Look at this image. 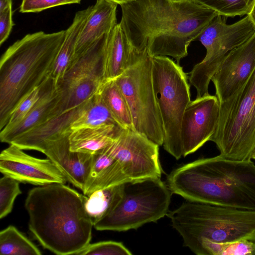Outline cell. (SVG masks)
I'll list each match as a JSON object with an SVG mask.
<instances>
[{"label": "cell", "mask_w": 255, "mask_h": 255, "mask_svg": "<svg viewBox=\"0 0 255 255\" xmlns=\"http://www.w3.org/2000/svg\"><path fill=\"white\" fill-rule=\"evenodd\" d=\"M194 253L197 255H255V241L215 243L203 240Z\"/></svg>", "instance_id": "25"}, {"label": "cell", "mask_w": 255, "mask_h": 255, "mask_svg": "<svg viewBox=\"0 0 255 255\" xmlns=\"http://www.w3.org/2000/svg\"><path fill=\"white\" fill-rule=\"evenodd\" d=\"M220 107L217 127L210 141L226 158L251 160L255 150V69L242 88Z\"/></svg>", "instance_id": "8"}, {"label": "cell", "mask_w": 255, "mask_h": 255, "mask_svg": "<svg viewBox=\"0 0 255 255\" xmlns=\"http://www.w3.org/2000/svg\"><path fill=\"white\" fill-rule=\"evenodd\" d=\"M124 128L104 125L74 131L69 135L70 150L93 155L111 144Z\"/></svg>", "instance_id": "20"}, {"label": "cell", "mask_w": 255, "mask_h": 255, "mask_svg": "<svg viewBox=\"0 0 255 255\" xmlns=\"http://www.w3.org/2000/svg\"><path fill=\"white\" fill-rule=\"evenodd\" d=\"M128 103L134 130L162 145L164 131L152 78L148 54L114 79Z\"/></svg>", "instance_id": "10"}, {"label": "cell", "mask_w": 255, "mask_h": 255, "mask_svg": "<svg viewBox=\"0 0 255 255\" xmlns=\"http://www.w3.org/2000/svg\"><path fill=\"white\" fill-rule=\"evenodd\" d=\"M0 171L19 182L44 186L64 184L67 180L62 171L49 158L31 156L10 144L0 154Z\"/></svg>", "instance_id": "14"}, {"label": "cell", "mask_w": 255, "mask_h": 255, "mask_svg": "<svg viewBox=\"0 0 255 255\" xmlns=\"http://www.w3.org/2000/svg\"><path fill=\"white\" fill-rule=\"evenodd\" d=\"M1 255H41L40 250L15 227L10 225L0 232Z\"/></svg>", "instance_id": "24"}, {"label": "cell", "mask_w": 255, "mask_h": 255, "mask_svg": "<svg viewBox=\"0 0 255 255\" xmlns=\"http://www.w3.org/2000/svg\"><path fill=\"white\" fill-rule=\"evenodd\" d=\"M98 91L114 118L124 128L134 130L128 103L115 80H106Z\"/></svg>", "instance_id": "22"}, {"label": "cell", "mask_w": 255, "mask_h": 255, "mask_svg": "<svg viewBox=\"0 0 255 255\" xmlns=\"http://www.w3.org/2000/svg\"><path fill=\"white\" fill-rule=\"evenodd\" d=\"M41 96L26 117L18 125L1 130V142L10 144L15 137L46 121L57 102L56 86L50 75L41 85Z\"/></svg>", "instance_id": "19"}, {"label": "cell", "mask_w": 255, "mask_h": 255, "mask_svg": "<svg viewBox=\"0 0 255 255\" xmlns=\"http://www.w3.org/2000/svg\"><path fill=\"white\" fill-rule=\"evenodd\" d=\"M122 28L132 48L179 64L190 43L219 14L192 0H132L120 5Z\"/></svg>", "instance_id": "1"}, {"label": "cell", "mask_w": 255, "mask_h": 255, "mask_svg": "<svg viewBox=\"0 0 255 255\" xmlns=\"http://www.w3.org/2000/svg\"><path fill=\"white\" fill-rule=\"evenodd\" d=\"M112 1L114 2H116L118 4L121 5L123 3H127L128 2L132 0H109Z\"/></svg>", "instance_id": "34"}, {"label": "cell", "mask_w": 255, "mask_h": 255, "mask_svg": "<svg viewBox=\"0 0 255 255\" xmlns=\"http://www.w3.org/2000/svg\"><path fill=\"white\" fill-rule=\"evenodd\" d=\"M81 0H22L19 11L21 13L38 12L55 6L80 3Z\"/></svg>", "instance_id": "30"}, {"label": "cell", "mask_w": 255, "mask_h": 255, "mask_svg": "<svg viewBox=\"0 0 255 255\" xmlns=\"http://www.w3.org/2000/svg\"><path fill=\"white\" fill-rule=\"evenodd\" d=\"M124 183L101 189L91 193L86 202V209L93 221L110 212L121 198Z\"/></svg>", "instance_id": "23"}, {"label": "cell", "mask_w": 255, "mask_h": 255, "mask_svg": "<svg viewBox=\"0 0 255 255\" xmlns=\"http://www.w3.org/2000/svg\"><path fill=\"white\" fill-rule=\"evenodd\" d=\"M255 69V33L232 50L222 61L211 81L220 104L236 94L246 84Z\"/></svg>", "instance_id": "15"}, {"label": "cell", "mask_w": 255, "mask_h": 255, "mask_svg": "<svg viewBox=\"0 0 255 255\" xmlns=\"http://www.w3.org/2000/svg\"><path fill=\"white\" fill-rule=\"evenodd\" d=\"M227 17L248 15L255 0H192Z\"/></svg>", "instance_id": "26"}, {"label": "cell", "mask_w": 255, "mask_h": 255, "mask_svg": "<svg viewBox=\"0 0 255 255\" xmlns=\"http://www.w3.org/2000/svg\"><path fill=\"white\" fill-rule=\"evenodd\" d=\"M10 4H12V0H0V11L6 8Z\"/></svg>", "instance_id": "32"}, {"label": "cell", "mask_w": 255, "mask_h": 255, "mask_svg": "<svg viewBox=\"0 0 255 255\" xmlns=\"http://www.w3.org/2000/svg\"><path fill=\"white\" fill-rule=\"evenodd\" d=\"M138 53L132 48L120 23L110 34L105 59L106 80L114 79L147 55Z\"/></svg>", "instance_id": "18"}, {"label": "cell", "mask_w": 255, "mask_h": 255, "mask_svg": "<svg viewBox=\"0 0 255 255\" xmlns=\"http://www.w3.org/2000/svg\"><path fill=\"white\" fill-rule=\"evenodd\" d=\"M220 102L209 94L191 101L184 112L181 126L182 156L192 153L215 133L219 118Z\"/></svg>", "instance_id": "13"}, {"label": "cell", "mask_w": 255, "mask_h": 255, "mask_svg": "<svg viewBox=\"0 0 255 255\" xmlns=\"http://www.w3.org/2000/svg\"><path fill=\"white\" fill-rule=\"evenodd\" d=\"M110 33L74 58L56 85L57 102L47 120L76 108L98 91L106 80L105 59Z\"/></svg>", "instance_id": "9"}, {"label": "cell", "mask_w": 255, "mask_h": 255, "mask_svg": "<svg viewBox=\"0 0 255 255\" xmlns=\"http://www.w3.org/2000/svg\"><path fill=\"white\" fill-rule=\"evenodd\" d=\"M88 198L64 184L31 189L25 202L30 233L55 254L77 255L92 238L94 221L86 209Z\"/></svg>", "instance_id": "2"}, {"label": "cell", "mask_w": 255, "mask_h": 255, "mask_svg": "<svg viewBox=\"0 0 255 255\" xmlns=\"http://www.w3.org/2000/svg\"><path fill=\"white\" fill-rule=\"evenodd\" d=\"M172 193L194 202L255 211V164L221 155L181 166L167 176Z\"/></svg>", "instance_id": "3"}, {"label": "cell", "mask_w": 255, "mask_h": 255, "mask_svg": "<svg viewBox=\"0 0 255 255\" xmlns=\"http://www.w3.org/2000/svg\"><path fill=\"white\" fill-rule=\"evenodd\" d=\"M152 78L163 131L164 149L176 159L182 156L181 126L191 101L187 74L167 56L151 57Z\"/></svg>", "instance_id": "7"}, {"label": "cell", "mask_w": 255, "mask_h": 255, "mask_svg": "<svg viewBox=\"0 0 255 255\" xmlns=\"http://www.w3.org/2000/svg\"><path fill=\"white\" fill-rule=\"evenodd\" d=\"M193 253L202 241H255V211L187 200L167 214Z\"/></svg>", "instance_id": "5"}, {"label": "cell", "mask_w": 255, "mask_h": 255, "mask_svg": "<svg viewBox=\"0 0 255 255\" xmlns=\"http://www.w3.org/2000/svg\"><path fill=\"white\" fill-rule=\"evenodd\" d=\"M13 25L12 4H10L6 8L0 11V45H1L8 37Z\"/></svg>", "instance_id": "31"}, {"label": "cell", "mask_w": 255, "mask_h": 255, "mask_svg": "<svg viewBox=\"0 0 255 255\" xmlns=\"http://www.w3.org/2000/svg\"><path fill=\"white\" fill-rule=\"evenodd\" d=\"M255 25V0L250 12L248 14Z\"/></svg>", "instance_id": "33"}, {"label": "cell", "mask_w": 255, "mask_h": 255, "mask_svg": "<svg viewBox=\"0 0 255 255\" xmlns=\"http://www.w3.org/2000/svg\"><path fill=\"white\" fill-rule=\"evenodd\" d=\"M173 194L161 178L124 183L121 198L107 214L94 222L99 231H127L167 215Z\"/></svg>", "instance_id": "6"}, {"label": "cell", "mask_w": 255, "mask_h": 255, "mask_svg": "<svg viewBox=\"0 0 255 255\" xmlns=\"http://www.w3.org/2000/svg\"><path fill=\"white\" fill-rule=\"evenodd\" d=\"M40 152L57 165L67 181L83 190L90 173L92 154L71 150L69 135L46 141Z\"/></svg>", "instance_id": "16"}, {"label": "cell", "mask_w": 255, "mask_h": 255, "mask_svg": "<svg viewBox=\"0 0 255 255\" xmlns=\"http://www.w3.org/2000/svg\"><path fill=\"white\" fill-rule=\"evenodd\" d=\"M21 194L19 182L6 175L0 179V219L12 211L15 199Z\"/></svg>", "instance_id": "27"}, {"label": "cell", "mask_w": 255, "mask_h": 255, "mask_svg": "<svg viewBox=\"0 0 255 255\" xmlns=\"http://www.w3.org/2000/svg\"><path fill=\"white\" fill-rule=\"evenodd\" d=\"M77 255H131L132 253L122 243L108 241L90 243Z\"/></svg>", "instance_id": "28"}, {"label": "cell", "mask_w": 255, "mask_h": 255, "mask_svg": "<svg viewBox=\"0 0 255 255\" xmlns=\"http://www.w3.org/2000/svg\"><path fill=\"white\" fill-rule=\"evenodd\" d=\"M105 149L118 163L128 182L161 178L159 145L139 132L124 128Z\"/></svg>", "instance_id": "12"}, {"label": "cell", "mask_w": 255, "mask_h": 255, "mask_svg": "<svg viewBox=\"0 0 255 255\" xmlns=\"http://www.w3.org/2000/svg\"><path fill=\"white\" fill-rule=\"evenodd\" d=\"M252 159H255V151H254V152L253 153V155H252Z\"/></svg>", "instance_id": "35"}, {"label": "cell", "mask_w": 255, "mask_h": 255, "mask_svg": "<svg viewBox=\"0 0 255 255\" xmlns=\"http://www.w3.org/2000/svg\"><path fill=\"white\" fill-rule=\"evenodd\" d=\"M255 33V25L247 15L237 22L227 24L221 15H217L196 38L205 47L206 53L202 61L196 64L188 78L196 90V98L209 94L210 82L227 55Z\"/></svg>", "instance_id": "11"}, {"label": "cell", "mask_w": 255, "mask_h": 255, "mask_svg": "<svg viewBox=\"0 0 255 255\" xmlns=\"http://www.w3.org/2000/svg\"><path fill=\"white\" fill-rule=\"evenodd\" d=\"M93 9V5L78 11L66 30L65 38L56 57L50 76L56 84L62 78L72 62L79 35Z\"/></svg>", "instance_id": "21"}, {"label": "cell", "mask_w": 255, "mask_h": 255, "mask_svg": "<svg viewBox=\"0 0 255 255\" xmlns=\"http://www.w3.org/2000/svg\"><path fill=\"white\" fill-rule=\"evenodd\" d=\"M66 30L28 34L10 45L0 60V130L19 104L50 75Z\"/></svg>", "instance_id": "4"}, {"label": "cell", "mask_w": 255, "mask_h": 255, "mask_svg": "<svg viewBox=\"0 0 255 255\" xmlns=\"http://www.w3.org/2000/svg\"><path fill=\"white\" fill-rule=\"evenodd\" d=\"M41 93V86L30 93L14 109L8 123L1 130L9 129L19 124L39 100Z\"/></svg>", "instance_id": "29"}, {"label": "cell", "mask_w": 255, "mask_h": 255, "mask_svg": "<svg viewBox=\"0 0 255 255\" xmlns=\"http://www.w3.org/2000/svg\"><path fill=\"white\" fill-rule=\"evenodd\" d=\"M173 0L175 1H181L185 0Z\"/></svg>", "instance_id": "36"}, {"label": "cell", "mask_w": 255, "mask_h": 255, "mask_svg": "<svg viewBox=\"0 0 255 255\" xmlns=\"http://www.w3.org/2000/svg\"><path fill=\"white\" fill-rule=\"evenodd\" d=\"M118 5L109 0H97L78 38L74 58L112 31L117 24Z\"/></svg>", "instance_id": "17"}]
</instances>
